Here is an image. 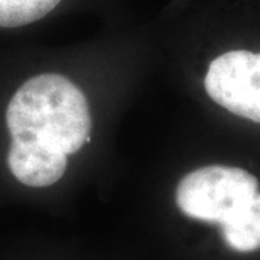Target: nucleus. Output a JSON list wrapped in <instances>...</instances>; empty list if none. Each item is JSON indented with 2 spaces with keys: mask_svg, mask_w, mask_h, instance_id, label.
Listing matches in <instances>:
<instances>
[{
  "mask_svg": "<svg viewBox=\"0 0 260 260\" xmlns=\"http://www.w3.org/2000/svg\"><path fill=\"white\" fill-rule=\"evenodd\" d=\"M6 124L12 139L39 140L73 155L90 138L91 116L75 84L64 75L41 74L10 99Z\"/></svg>",
  "mask_w": 260,
  "mask_h": 260,
  "instance_id": "1",
  "label": "nucleus"
},
{
  "mask_svg": "<svg viewBox=\"0 0 260 260\" xmlns=\"http://www.w3.org/2000/svg\"><path fill=\"white\" fill-rule=\"evenodd\" d=\"M259 194L257 178L242 168L213 165L181 179L177 204L182 213L201 221L224 225Z\"/></svg>",
  "mask_w": 260,
  "mask_h": 260,
  "instance_id": "2",
  "label": "nucleus"
},
{
  "mask_svg": "<svg viewBox=\"0 0 260 260\" xmlns=\"http://www.w3.org/2000/svg\"><path fill=\"white\" fill-rule=\"evenodd\" d=\"M205 90L236 116L260 123V54L230 51L210 64Z\"/></svg>",
  "mask_w": 260,
  "mask_h": 260,
  "instance_id": "3",
  "label": "nucleus"
},
{
  "mask_svg": "<svg viewBox=\"0 0 260 260\" xmlns=\"http://www.w3.org/2000/svg\"><path fill=\"white\" fill-rule=\"evenodd\" d=\"M67 153L39 140L12 139L9 149L10 172L28 186L55 184L67 169Z\"/></svg>",
  "mask_w": 260,
  "mask_h": 260,
  "instance_id": "4",
  "label": "nucleus"
},
{
  "mask_svg": "<svg viewBox=\"0 0 260 260\" xmlns=\"http://www.w3.org/2000/svg\"><path fill=\"white\" fill-rule=\"evenodd\" d=\"M221 229L233 250L249 253L260 249V194Z\"/></svg>",
  "mask_w": 260,
  "mask_h": 260,
  "instance_id": "5",
  "label": "nucleus"
},
{
  "mask_svg": "<svg viewBox=\"0 0 260 260\" xmlns=\"http://www.w3.org/2000/svg\"><path fill=\"white\" fill-rule=\"evenodd\" d=\"M61 0H0V28H18L47 16Z\"/></svg>",
  "mask_w": 260,
  "mask_h": 260,
  "instance_id": "6",
  "label": "nucleus"
}]
</instances>
